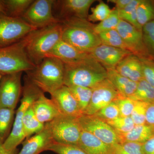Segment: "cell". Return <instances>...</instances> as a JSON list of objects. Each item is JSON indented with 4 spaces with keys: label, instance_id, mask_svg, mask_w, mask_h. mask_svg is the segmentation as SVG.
I'll list each match as a JSON object with an SVG mask.
<instances>
[{
    "label": "cell",
    "instance_id": "cell-1",
    "mask_svg": "<svg viewBox=\"0 0 154 154\" xmlns=\"http://www.w3.org/2000/svg\"><path fill=\"white\" fill-rule=\"evenodd\" d=\"M64 85L92 89L107 79V71L89 54L82 60L64 63Z\"/></svg>",
    "mask_w": 154,
    "mask_h": 154
},
{
    "label": "cell",
    "instance_id": "cell-2",
    "mask_svg": "<svg viewBox=\"0 0 154 154\" xmlns=\"http://www.w3.org/2000/svg\"><path fill=\"white\" fill-rule=\"evenodd\" d=\"M61 39L82 52L89 54L102 44L95 25L87 19L70 18L60 21Z\"/></svg>",
    "mask_w": 154,
    "mask_h": 154
},
{
    "label": "cell",
    "instance_id": "cell-3",
    "mask_svg": "<svg viewBox=\"0 0 154 154\" xmlns=\"http://www.w3.org/2000/svg\"><path fill=\"white\" fill-rule=\"evenodd\" d=\"M64 63L55 57H47L32 69L27 76L43 93L52 94L64 85Z\"/></svg>",
    "mask_w": 154,
    "mask_h": 154
},
{
    "label": "cell",
    "instance_id": "cell-4",
    "mask_svg": "<svg viewBox=\"0 0 154 154\" xmlns=\"http://www.w3.org/2000/svg\"><path fill=\"white\" fill-rule=\"evenodd\" d=\"M61 22L29 33L25 50L30 60L35 66L40 63L61 39Z\"/></svg>",
    "mask_w": 154,
    "mask_h": 154
},
{
    "label": "cell",
    "instance_id": "cell-5",
    "mask_svg": "<svg viewBox=\"0 0 154 154\" xmlns=\"http://www.w3.org/2000/svg\"><path fill=\"white\" fill-rule=\"evenodd\" d=\"M22 93L23 96L15 116L13 128L10 135L3 143L6 149L10 151L17 149V147L25 138L22 128L23 116L25 111L43 92L26 76Z\"/></svg>",
    "mask_w": 154,
    "mask_h": 154
},
{
    "label": "cell",
    "instance_id": "cell-6",
    "mask_svg": "<svg viewBox=\"0 0 154 154\" xmlns=\"http://www.w3.org/2000/svg\"><path fill=\"white\" fill-rule=\"evenodd\" d=\"M28 35L14 44L0 47V74L26 72L36 66L29 59L25 50Z\"/></svg>",
    "mask_w": 154,
    "mask_h": 154
},
{
    "label": "cell",
    "instance_id": "cell-7",
    "mask_svg": "<svg viewBox=\"0 0 154 154\" xmlns=\"http://www.w3.org/2000/svg\"><path fill=\"white\" fill-rule=\"evenodd\" d=\"M78 118L61 113L52 121L46 123L54 142L78 145L82 131Z\"/></svg>",
    "mask_w": 154,
    "mask_h": 154
},
{
    "label": "cell",
    "instance_id": "cell-8",
    "mask_svg": "<svg viewBox=\"0 0 154 154\" xmlns=\"http://www.w3.org/2000/svg\"><path fill=\"white\" fill-rule=\"evenodd\" d=\"M36 29L22 18H14L0 13V47L14 44Z\"/></svg>",
    "mask_w": 154,
    "mask_h": 154
},
{
    "label": "cell",
    "instance_id": "cell-9",
    "mask_svg": "<svg viewBox=\"0 0 154 154\" xmlns=\"http://www.w3.org/2000/svg\"><path fill=\"white\" fill-rule=\"evenodd\" d=\"M54 0L33 1L22 19L37 29L60 23V20L54 15Z\"/></svg>",
    "mask_w": 154,
    "mask_h": 154
},
{
    "label": "cell",
    "instance_id": "cell-10",
    "mask_svg": "<svg viewBox=\"0 0 154 154\" xmlns=\"http://www.w3.org/2000/svg\"><path fill=\"white\" fill-rule=\"evenodd\" d=\"M81 127L108 145L119 143L116 131L107 122L96 115H83L78 118Z\"/></svg>",
    "mask_w": 154,
    "mask_h": 154
},
{
    "label": "cell",
    "instance_id": "cell-11",
    "mask_svg": "<svg viewBox=\"0 0 154 154\" xmlns=\"http://www.w3.org/2000/svg\"><path fill=\"white\" fill-rule=\"evenodd\" d=\"M22 72L3 75L0 81V107L15 110L22 91Z\"/></svg>",
    "mask_w": 154,
    "mask_h": 154
},
{
    "label": "cell",
    "instance_id": "cell-12",
    "mask_svg": "<svg viewBox=\"0 0 154 154\" xmlns=\"http://www.w3.org/2000/svg\"><path fill=\"white\" fill-rule=\"evenodd\" d=\"M116 29L133 54L140 58L152 59L144 42L142 30L121 19Z\"/></svg>",
    "mask_w": 154,
    "mask_h": 154
},
{
    "label": "cell",
    "instance_id": "cell-13",
    "mask_svg": "<svg viewBox=\"0 0 154 154\" xmlns=\"http://www.w3.org/2000/svg\"><path fill=\"white\" fill-rule=\"evenodd\" d=\"M91 102L84 115H94L103 107L114 102L121 95L106 79L92 88Z\"/></svg>",
    "mask_w": 154,
    "mask_h": 154
},
{
    "label": "cell",
    "instance_id": "cell-14",
    "mask_svg": "<svg viewBox=\"0 0 154 154\" xmlns=\"http://www.w3.org/2000/svg\"><path fill=\"white\" fill-rule=\"evenodd\" d=\"M94 0L54 1L53 8L57 11L60 21L70 18L88 19V12Z\"/></svg>",
    "mask_w": 154,
    "mask_h": 154
},
{
    "label": "cell",
    "instance_id": "cell-15",
    "mask_svg": "<svg viewBox=\"0 0 154 154\" xmlns=\"http://www.w3.org/2000/svg\"><path fill=\"white\" fill-rule=\"evenodd\" d=\"M89 54L107 71L115 69L124 58L132 53L127 50L102 44Z\"/></svg>",
    "mask_w": 154,
    "mask_h": 154
},
{
    "label": "cell",
    "instance_id": "cell-16",
    "mask_svg": "<svg viewBox=\"0 0 154 154\" xmlns=\"http://www.w3.org/2000/svg\"><path fill=\"white\" fill-rule=\"evenodd\" d=\"M50 95L51 99L62 114L76 118L83 115L68 87L64 85Z\"/></svg>",
    "mask_w": 154,
    "mask_h": 154
},
{
    "label": "cell",
    "instance_id": "cell-17",
    "mask_svg": "<svg viewBox=\"0 0 154 154\" xmlns=\"http://www.w3.org/2000/svg\"><path fill=\"white\" fill-rule=\"evenodd\" d=\"M54 142L49 127L45 123L44 128L40 132L23 142L22 149L17 154H39L48 150Z\"/></svg>",
    "mask_w": 154,
    "mask_h": 154
},
{
    "label": "cell",
    "instance_id": "cell-18",
    "mask_svg": "<svg viewBox=\"0 0 154 154\" xmlns=\"http://www.w3.org/2000/svg\"><path fill=\"white\" fill-rule=\"evenodd\" d=\"M31 107L36 118L42 124L52 121L61 114L52 99L47 98L43 93L33 102Z\"/></svg>",
    "mask_w": 154,
    "mask_h": 154
},
{
    "label": "cell",
    "instance_id": "cell-19",
    "mask_svg": "<svg viewBox=\"0 0 154 154\" xmlns=\"http://www.w3.org/2000/svg\"><path fill=\"white\" fill-rule=\"evenodd\" d=\"M115 70L122 75L135 82L143 79L140 58L133 54L124 58L116 66Z\"/></svg>",
    "mask_w": 154,
    "mask_h": 154
},
{
    "label": "cell",
    "instance_id": "cell-20",
    "mask_svg": "<svg viewBox=\"0 0 154 154\" xmlns=\"http://www.w3.org/2000/svg\"><path fill=\"white\" fill-rule=\"evenodd\" d=\"M89 54L78 50L70 45L61 39L47 54V57H55L64 63L79 61L87 57Z\"/></svg>",
    "mask_w": 154,
    "mask_h": 154
},
{
    "label": "cell",
    "instance_id": "cell-21",
    "mask_svg": "<svg viewBox=\"0 0 154 154\" xmlns=\"http://www.w3.org/2000/svg\"><path fill=\"white\" fill-rule=\"evenodd\" d=\"M77 146L88 154H111L112 151V146L83 129Z\"/></svg>",
    "mask_w": 154,
    "mask_h": 154
},
{
    "label": "cell",
    "instance_id": "cell-22",
    "mask_svg": "<svg viewBox=\"0 0 154 154\" xmlns=\"http://www.w3.org/2000/svg\"><path fill=\"white\" fill-rule=\"evenodd\" d=\"M107 79L121 96L129 98L134 94L137 83L122 75L115 69L107 71Z\"/></svg>",
    "mask_w": 154,
    "mask_h": 154
},
{
    "label": "cell",
    "instance_id": "cell-23",
    "mask_svg": "<svg viewBox=\"0 0 154 154\" xmlns=\"http://www.w3.org/2000/svg\"><path fill=\"white\" fill-rule=\"evenodd\" d=\"M120 143L130 142L144 143L154 135V129L147 124L135 125L129 132L118 134Z\"/></svg>",
    "mask_w": 154,
    "mask_h": 154
},
{
    "label": "cell",
    "instance_id": "cell-24",
    "mask_svg": "<svg viewBox=\"0 0 154 154\" xmlns=\"http://www.w3.org/2000/svg\"><path fill=\"white\" fill-rule=\"evenodd\" d=\"M45 124L38 121L34 114L31 105L25 111L22 119V128L25 138L40 132L44 128Z\"/></svg>",
    "mask_w": 154,
    "mask_h": 154
},
{
    "label": "cell",
    "instance_id": "cell-25",
    "mask_svg": "<svg viewBox=\"0 0 154 154\" xmlns=\"http://www.w3.org/2000/svg\"><path fill=\"white\" fill-rule=\"evenodd\" d=\"M14 119L15 110L14 109L0 107V141L3 143L11 134Z\"/></svg>",
    "mask_w": 154,
    "mask_h": 154
},
{
    "label": "cell",
    "instance_id": "cell-26",
    "mask_svg": "<svg viewBox=\"0 0 154 154\" xmlns=\"http://www.w3.org/2000/svg\"><path fill=\"white\" fill-rule=\"evenodd\" d=\"M6 15L14 18H22L33 0H3Z\"/></svg>",
    "mask_w": 154,
    "mask_h": 154
},
{
    "label": "cell",
    "instance_id": "cell-27",
    "mask_svg": "<svg viewBox=\"0 0 154 154\" xmlns=\"http://www.w3.org/2000/svg\"><path fill=\"white\" fill-rule=\"evenodd\" d=\"M129 98L134 101L153 104L154 88L143 79L137 83L134 94Z\"/></svg>",
    "mask_w": 154,
    "mask_h": 154
},
{
    "label": "cell",
    "instance_id": "cell-28",
    "mask_svg": "<svg viewBox=\"0 0 154 154\" xmlns=\"http://www.w3.org/2000/svg\"><path fill=\"white\" fill-rule=\"evenodd\" d=\"M137 17L139 25L143 27L148 22L154 20V2L141 0L137 9Z\"/></svg>",
    "mask_w": 154,
    "mask_h": 154
},
{
    "label": "cell",
    "instance_id": "cell-29",
    "mask_svg": "<svg viewBox=\"0 0 154 154\" xmlns=\"http://www.w3.org/2000/svg\"><path fill=\"white\" fill-rule=\"evenodd\" d=\"M76 100L81 112L84 115L91 102L92 95V89L73 86L68 87Z\"/></svg>",
    "mask_w": 154,
    "mask_h": 154
},
{
    "label": "cell",
    "instance_id": "cell-30",
    "mask_svg": "<svg viewBox=\"0 0 154 154\" xmlns=\"http://www.w3.org/2000/svg\"><path fill=\"white\" fill-rule=\"evenodd\" d=\"M98 35L102 44L128 50L116 29L104 31Z\"/></svg>",
    "mask_w": 154,
    "mask_h": 154
},
{
    "label": "cell",
    "instance_id": "cell-31",
    "mask_svg": "<svg viewBox=\"0 0 154 154\" xmlns=\"http://www.w3.org/2000/svg\"><path fill=\"white\" fill-rule=\"evenodd\" d=\"M111 154H145L143 144L138 143H119L112 146Z\"/></svg>",
    "mask_w": 154,
    "mask_h": 154
},
{
    "label": "cell",
    "instance_id": "cell-32",
    "mask_svg": "<svg viewBox=\"0 0 154 154\" xmlns=\"http://www.w3.org/2000/svg\"><path fill=\"white\" fill-rule=\"evenodd\" d=\"M120 20L118 10L116 8L112 10L111 13L106 19L95 25L94 30L99 34L104 31L116 29Z\"/></svg>",
    "mask_w": 154,
    "mask_h": 154
},
{
    "label": "cell",
    "instance_id": "cell-33",
    "mask_svg": "<svg viewBox=\"0 0 154 154\" xmlns=\"http://www.w3.org/2000/svg\"><path fill=\"white\" fill-rule=\"evenodd\" d=\"M106 122L118 134H125L129 132L135 125L131 116H119L113 120Z\"/></svg>",
    "mask_w": 154,
    "mask_h": 154
},
{
    "label": "cell",
    "instance_id": "cell-34",
    "mask_svg": "<svg viewBox=\"0 0 154 154\" xmlns=\"http://www.w3.org/2000/svg\"><path fill=\"white\" fill-rule=\"evenodd\" d=\"M109 6L103 2H100L98 5L91 8V14L88 15V20L90 22H102L112 12Z\"/></svg>",
    "mask_w": 154,
    "mask_h": 154
},
{
    "label": "cell",
    "instance_id": "cell-35",
    "mask_svg": "<svg viewBox=\"0 0 154 154\" xmlns=\"http://www.w3.org/2000/svg\"><path fill=\"white\" fill-rule=\"evenodd\" d=\"M149 103L135 101L134 107L131 117L135 125L146 124V113Z\"/></svg>",
    "mask_w": 154,
    "mask_h": 154
},
{
    "label": "cell",
    "instance_id": "cell-36",
    "mask_svg": "<svg viewBox=\"0 0 154 154\" xmlns=\"http://www.w3.org/2000/svg\"><path fill=\"white\" fill-rule=\"evenodd\" d=\"M48 150L57 154H88L79 146L63 144L55 142L49 146Z\"/></svg>",
    "mask_w": 154,
    "mask_h": 154
},
{
    "label": "cell",
    "instance_id": "cell-37",
    "mask_svg": "<svg viewBox=\"0 0 154 154\" xmlns=\"http://www.w3.org/2000/svg\"><path fill=\"white\" fill-rule=\"evenodd\" d=\"M94 115L107 122L120 116V113L118 105L114 101L103 107Z\"/></svg>",
    "mask_w": 154,
    "mask_h": 154
},
{
    "label": "cell",
    "instance_id": "cell-38",
    "mask_svg": "<svg viewBox=\"0 0 154 154\" xmlns=\"http://www.w3.org/2000/svg\"><path fill=\"white\" fill-rule=\"evenodd\" d=\"M143 41L149 53L154 54V20L144 25L142 28Z\"/></svg>",
    "mask_w": 154,
    "mask_h": 154
},
{
    "label": "cell",
    "instance_id": "cell-39",
    "mask_svg": "<svg viewBox=\"0 0 154 154\" xmlns=\"http://www.w3.org/2000/svg\"><path fill=\"white\" fill-rule=\"evenodd\" d=\"M114 102L118 105L120 116H131L134 107V100L121 95Z\"/></svg>",
    "mask_w": 154,
    "mask_h": 154
},
{
    "label": "cell",
    "instance_id": "cell-40",
    "mask_svg": "<svg viewBox=\"0 0 154 154\" xmlns=\"http://www.w3.org/2000/svg\"><path fill=\"white\" fill-rule=\"evenodd\" d=\"M144 79L154 88V60L153 59L140 58Z\"/></svg>",
    "mask_w": 154,
    "mask_h": 154
},
{
    "label": "cell",
    "instance_id": "cell-41",
    "mask_svg": "<svg viewBox=\"0 0 154 154\" xmlns=\"http://www.w3.org/2000/svg\"><path fill=\"white\" fill-rule=\"evenodd\" d=\"M141 1V0H131V2L125 8L121 10H118L120 19L124 21L131 15L136 13Z\"/></svg>",
    "mask_w": 154,
    "mask_h": 154
},
{
    "label": "cell",
    "instance_id": "cell-42",
    "mask_svg": "<svg viewBox=\"0 0 154 154\" xmlns=\"http://www.w3.org/2000/svg\"><path fill=\"white\" fill-rule=\"evenodd\" d=\"M146 123L154 129V103L149 104L146 113Z\"/></svg>",
    "mask_w": 154,
    "mask_h": 154
},
{
    "label": "cell",
    "instance_id": "cell-43",
    "mask_svg": "<svg viewBox=\"0 0 154 154\" xmlns=\"http://www.w3.org/2000/svg\"><path fill=\"white\" fill-rule=\"evenodd\" d=\"M145 154H154V135L143 144Z\"/></svg>",
    "mask_w": 154,
    "mask_h": 154
},
{
    "label": "cell",
    "instance_id": "cell-44",
    "mask_svg": "<svg viewBox=\"0 0 154 154\" xmlns=\"http://www.w3.org/2000/svg\"><path fill=\"white\" fill-rule=\"evenodd\" d=\"M131 1V0H110L109 2L115 4L116 9L119 11L125 8Z\"/></svg>",
    "mask_w": 154,
    "mask_h": 154
},
{
    "label": "cell",
    "instance_id": "cell-45",
    "mask_svg": "<svg viewBox=\"0 0 154 154\" xmlns=\"http://www.w3.org/2000/svg\"><path fill=\"white\" fill-rule=\"evenodd\" d=\"M17 149L14 151L7 150L4 147L2 142L0 141V154H17Z\"/></svg>",
    "mask_w": 154,
    "mask_h": 154
},
{
    "label": "cell",
    "instance_id": "cell-46",
    "mask_svg": "<svg viewBox=\"0 0 154 154\" xmlns=\"http://www.w3.org/2000/svg\"><path fill=\"white\" fill-rule=\"evenodd\" d=\"M0 13L6 15V10L3 0H0Z\"/></svg>",
    "mask_w": 154,
    "mask_h": 154
},
{
    "label": "cell",
    "instance_id": "cell-47",
    "mask_svg": "<svg viewBox=\"0 0 154 154\" xmlns=\"http://www.w3.org/2000/svg\"><path fill=\"white\" fill-rule=\"evenodd\" d=\"M2 75L1 74H0V81H1V78H2Z\"/></svg>",
    "mask_w": 154,
    "mask_h": 154
}]
</instances>
